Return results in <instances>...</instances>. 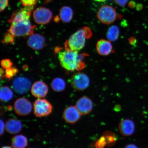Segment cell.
Returning <instances> with one entry per match:
<instances>
[{"instance_id": "obj_29", "label": "cell", "mask_w": 148, "mask_h": 148, "mask_svg": "<svg viewBox=\"0 0 148 148\" xmlns=\"http://www.w3.org/2000/svg\"><path fill=\"white\" fill-rule=\"evenodd\" d=\"M116 4L120 6L124 7L126 5L129 0H114Z\"/></svg>"}, {"instance_id": "obj_19", "label": "cell", "mask_w": 148, "mask_h": 148, "mask_svg": "<svg viewBox=\"0 0 148 148\" xmlns=\"http://www.w3.org/2000/svg\"><path fill=\"white\" fill-rule=\"evenodd\" d=\"M28 143L27 138L22 134L16 135L12 140V147L13 148H25L27 147Z\"/></svg>"}, {"instance_id": "obj_26", "label": "cell", "mask_w": 148, "mask_h": 148, "mask_svg": "<svg viewBox=\"0 0 148 148\" xmlns=\"http://www.w3.org/2000/svg\"><path fill=\"white\" fill-rule=\"evenodd\" d=\"M12 61L8 59H4L1 62V65L2 67L5 69L12 67Z\"/></svg>"}, {"instance_id": "obj_12", "label": "cell", "mask_w": 148, "mask_h": 148, "mask_svg": "<svg viewBox=\"0 0 148 148\" xmlns=\"http://www.w3.org/2000/svg\"><path fill=\"white\" fill-rule=\"evenodd\" d=\"M81 115L75 106H73L66 107L63 114V117L65 121L70 124L77 123L80 119Z\"/></svg>"}, {"instance_id": "obj_5", "label": "cell", "mask_w": 148, "mask_h": 148, "mask_svg": "<svg viewBox=\"0 0 148 148\" xmlns=\"http://www.w3.org/2000/svg\"><path fill=\"white\" fill-rule=\"evenodd\" d=\"M53 107L47 100L39 99L34 101L33 110L35 115L38 117L49 116L53 110Z\"/></svg>"}, {"instance_id": "obj_25", "label": "cell", "mask_w": 148, "mask_h": 148, "mask_svg": "<svg viewBox=\"0 0 148 148\" xmlns=\"http://www.w3.org/2000/svg\"><path fill=\"white\" fill-rule=\"evenodd\" d=\"M38 0H20L21 4L24 7L36 6Z\"/></svg>"}, {"instance_id": "obj_4", "label": "cell", "mask_w": 148, "mask_h": 148, "mask_svg": "<svg viewBox=\"0 0 148 148\" xmlns=\"http://www.w3.org/2000/svg\"><path fill=\"white\" fill-rule=\"evenodd\" d=\"M97 17L102 23L110 25L115 21L117 14L115 9L109 5L101 7L98 11Z\"/></svg>"}, {"instance_id": "obj_23", "label": "cell", "mask_w": 148, "mask_h": 148, "mask_svg": "<svg viewBox=\"0 0 148 148\" xmlns=\"http://www.w3.org/2000/svg\"><path fill=\"white\" fill-rule=\"evenodd\" d=\"M18 72V70L14 67H11L5 70V77L7 78L10 79L16 75Z\"/></svg>"}, {"instance_id": "obj_8", "label": "cell", "mask_w": 148, "mask_h": 148, "mask_svg": "<svg viewBox=\"0 0 148 148\" xmlns=\"http://www.w3.org/2000/svg\"><path fill=\"white\" fill-rule=\"evenodd\" d=\"M53 13L49 9L40 7L33 12V17L36 23L39 25L49 23L53 18Z\"/></svg>"}, {"instance_id": "obj_14", "label": "cell", "mask_w": 148, "mask_h": 148, "mask_svg": "<svg viewBox=\"0 0 148 148\" xmlns=\"http://www.w3.org/2000/svg\"><path fill=\"white\" fill-rule=\"evenodd\" d=\"M45 40L44 37L38 34L30 35L27 41L28 45L35 50L41 49L45 46Z\"/></svg>"}, {"instance_id": "obj_15", "label": "cell", "mask_w": 148, "mask_h": 148, "mask_svg": "<svg viewBox=\"0 0 148 148\" xmlns=\"http://www.w3.org/2000/svg\"><path fill=\"white\" fill-rule=\"evenodd\" d=\"M118 127L120 133L124 136H130L134 134L135 131V125L134 122L129 119L121 120Z\"/></svg>"}, {"instance_id": "obj_13", "label": "cell", "mask_w": 148, "mask_h": 148, "mask_svg": "<svg viewBox=\"0 0 148 148\" xmlns=\"http://www.w3.org/2000/svg\"><path fill=\"white\" fill-rule=\"evenodd\" d=\"M31 92L34 97L41 99L47 95L49 88L45 83L38 81L33 84L31 88Z\"/></svg>"}, {"instance_id": "obj_22", "label": "cell", "mask_w": 148, "mask_h": 148, "mask_svg": "<svg viewBox=\"0 0 148 148\" xmlns=\"http://www.w3.org/2000/svg\"><path fill=\"white\" fill-rule=\"evenodd\" d=\"M120 31L116 25H112L109 28L107 32V37L110 41H115L119 36Z\"/></svg>"}, {"instance_id": "obj_30", "label": "cell", "mask_w": 148, "mask_h": 148, "mask_svg": "<svg viewBox=\"0 0 148 148\" xmlns=\"http://www.w3.org/2000/svg\"><path fill=\"white\" fill-rule=\"evenodd\" d=\"M5 129V124L2 120H1V135H2Z\"/></svg>"}, {"instance_id": "obj_24", "label": "cell", "mask_w": 148, "mask_h": 148, "mask_svg": "<svg viewBox=\"0 0 148 148\" xmlns=\"http://www.w3.org/2000/svg\"><path fill=\"white\" fill-rule=\"evenodd\" d=\"M14 37L12 34L8 32L5 33L2 41L3 44H13L14 43Z\"/></svg>"}, {"instance_id": "obj_27", "label": "cell", "mask_w": 148, "mask_h": 148, "mask_svg": "<svg viewBox=\"0 0 148 148\" xmlns=\"http://www.w3.org/2000/svg\"><path fill=\"white\" fill-rule=\"evenodd\" d=\"M106 143V138L105 137H102L96 143V147L97 148H103Z\"/></svg>"}, {"instance_id": "obj_11", "label": "cell", "mask_w": 148, "mask_h": 148, "mask_svg": "<svg viewBox=\"0 0 148 148\" xmlns=\"http://www.w3.org/2000/svg\"><path fill=\"white\" fill-rule=\"evenodd\" d=\"M75 106L81 115H86L91 112L93 103L90 98L84 96L77 101Z\"/></svg>"}, {"instance_id": "obj_32", "label": "cell", "mask_w": 148, "mask_h": 148, "mask_svg": "<svg viewBox=\"0 0 148 148\" xmlns=\"http://www.w3.org/2000/svg\"><path fill=\"white\" fill-rule=\"evenodd\" d=\"M128 5L130 8H133L135 7L136 5V3L134 2L133 1H131L129 3Z\"/></svg>"}, {"instance_id": "obj_37", "label": "cell", "mask_w": 148, "mask_h": 148, "mask_svg": "<svg viewBox=\"0 0 148 148\" xmlns=\"http://www.w3.org/2000/svg\"><path fill=\"white\" fill-rule=\"evenodd\" d=\"M1 148H13L12 147H9V146H5L2 147Z\"/></svg>"}, {"instance_id": "obj_10", "label": "cell", "mask_w": 148, "mask_h": 148, "mask_svg": "<svg viewBox=\"0 0 148 148\" xmlns=\"http://www.w3.org/2000/svg\"><path fill=\"white\" fill-rule=\"evenodd\" d=\"M12 86L14 91L20 95L27 93L31 88V83L26 77H18L13 81Z\"/></svg>"}, {"instance_id": "obj_7", "label": "cell", "mask_w": 148, "mask_h": 148, "mask_svg": "<svg viewBox=\"0 0 148 148\" xmlns=\"http://www.w3.org/2000/svg\"><path fill=\"white\" fill-rule=\"evenodd\" d=\"M36 6L24 7L16 11L11 16L8 20V22L11 24L21 23L29 20L31 13Z\"/></svg>"}, {"instance_id": "obj_2", "label": "cell", "mask_w": 148, "mask_h": 148, "mask_svg": "<svg viewBox=\"0 0 148 148\" xmlns=\"http://www.w3.org/2000/svg\"><path fill=\"white\" fill-rule=\"evenodd\" d=\"M92 33L89 28L83 27L77 30L70 37L65 44V49L78 51L83 49L86 40L90 38Z\"/></svg>"}, {"instance_id": "obj_20", "label": "cell", "mask_w": 148, "mask_h": 148, "mask_svg": "<svg viewBox=\"0 0 148 148\" xmlns=\"http://www.w3.org/2000/svg\"><path fill=\"white\" fill-rule=\"evenodd\" d=\"M13 92L11 89L7 86L1 87L0 90V99L1 101L7 102L12 99Z\"/></svg>"}, {"instance_id": "obj_18", "label": "cell", "mask_w": 148, "mask_h": 148, "mask_svg": "<svg viewBox=\"0 0 148 148\" xmlns=\"http://www.w3.org/2000/svg\"><path fill=\"white\" fill-rule=\"evenodd\" d=\"M60 17L62 22L69 23L73 19V9L70 7L64 6L61 8L60 10Z\"/></svg>"}, {"instance_id": "obj_36", "label": "cell", "mask_w": 148, "mask_h": 148, "mask_svg": "<svg viewBox=\"0 0 148 148\" xmlns=\"http://www.w3.org/2000/svg\"><path fill=\"white\" fill-rule=\"evenodd\" d=\"M94 1L97 2H103L106 1V0H94Z\"/></svg>"}, {"instance_id": "obj_31", "label": "cell", "mask_w": 148, "mask_h": 148, "mask_svg": "<svg viewBox=\"0 0 148 148\" xmlns=\"http://www.w3.org/2000/svg\"><path fill=\"white\" fill-rule=\"evenodd\" d=\"M124 148H138L136 145L134 144H129L125 146Z\"/></svg>"}, {"instance_id": "obj_3", "label": "cell", "mask_w": 148, "mask_h": 148, "mask_svg": "<svg viewBox=\"0 0 148 148\" xmlns=\"http://www.w3.org/2000/svg\"><path fill=\"white\" fill-rule=\"evenodd\" d=\"M36 25H33L30 20L11 24L8 32L14 37L30 36L33 34Z\"/></svg>"}, {"instance_id": "obj_17", "label": "cell", "mask_w": 148, "mask_h": 148, "mask_svg": "<svg viewBox=\"0 0 148 148\" xmlns=\"http://www.w3.org/2000/svg\"><path fill=\"white\" fill-rule=\"evenodd\" d=\"M23 128V125L19 120L11 118L5 123V129L9 134H16L19 133Z\"/></svg>"}, {"instance_id": "obj_6", "label": "cell", "mask_w": 148, "mask_h": 148, "mask_svg": "<svg viewBox=\"0 0 148 148\" xmlns=\"http://www.w3.org/2000/svg\"><path fill=\"white\" fill-rule=\"evenodd\" d=\"M70 83L74 89L78 91H82L89 86L90 80L86 74L82 72H78L72 76Z\"/></svg>"}, {"instance_id": "obj_9", "label": "cell", "mask_w": 148, "mask_h": 148, "mask_svg": "<svg viewBox=\"0 0 148 148\" xmlns=\"http://www.w3.org/2000/svg\"><path fill=\"white\" fill-rule=\"evenodd\" d=\"M14 109L16 113L21 116L28 115L32 111V103L25 98H19L15 101Z\"/></svg>"}, {"instance_id": "obj_1", "label": "cell", "mask_w": 148, "mask_h": 148, "mask_svg": "<svg viewBox=\"0 0 148 148\" xmlns=\"http://www.w3.org/2000/svg\"><path fill=\"white\" fill-rule=\"evenodd\" d=\"M58 58L61 65L68 71L81 70L85 67L82 62L84 57L83 55L78 54V51L65 49L58 53Z\"/></svg>"}, {"instance_id": "obj_16", "label": "cell", "mask_w": 148, "mask_h": 148, "mask_svg": "<svg viewBox=\"0 0 148 148\" xmlns=\"http://www.w3.org/2000/svg\"><path fill=\"white\" fill-rule=\"evenodd\" d=\"M96 49L99 54L105 56L112 52V46L110 40L101 39L97 42Z\"/></svg>"}, {"instance_id": "obj_28", "label": "cell", "mask_w": 148, "mask_h": 148, "mask_svg": "<svg viewBox=\"0 0 148 148\" xmlns=\"http://www.w3.org/2000/svg\"><path fill=\"white\" fill-rule=\"evenodd\" d=\"M9 0H1L0 3V11L3 12L9 5Z\"/></svg>"}, {"instance_id": "obj_35", "label": "cell", "mask_w": 148, "mask_h": 148, "mask_svg": "<svg viewBox=\"0 0 148 148\" xmlns=\"http://www.w3.org/2000/svg\"><path fill=\"white\" fill-rule=\"evenodd\" d=\"M141 7H142V5H140V4L138 5H137V9L138 10H140V9L142 8Z\"/></svg>"}, {"instance_id": "obj_34", "label": "cell", "mask_w": 148, "mask_h": 148, "mask_svg": "<svg viewBox=\"0 0 148 148\" xmlns=\"http://www.w3.org/2000/svg\"><path fill=\"white\" fill-rule=\"evenodd\" d=\"M5 76V75H4V71H3V68H1V78L2 77H3Z\"/></svg>"}, {"instance_id": "obj_33", "label": "cell", "mask_w": 148, "mask_h": 148, "mask_svg": "<svg viewBox=\"0 0 148 148\" xmlns=\"http://www.w3.org/2000/svg\"><path fill=\"white\" fill-rule=\"evenodd\" d=\"M60 18L59 16H56L54 18V20L55 22L56 23H57V22H58L60 21Z\"/></svg>"}, {"instance_id": "obj_21", "label": "cell", "mask_w": 148, "mask_h": 148, "mask_svg": "<svg viewBox=\"0 0 148 148\" xmlns=\"http://www.w3.org/2000/svg\"><path fill=\"white\" fill-rule=\"evenodd\" d=\"M66 84L64 79L56 77L53 79L51 83V88L55 92H60L63 91L65 88Z\"/></svg>"}]
</instances>
